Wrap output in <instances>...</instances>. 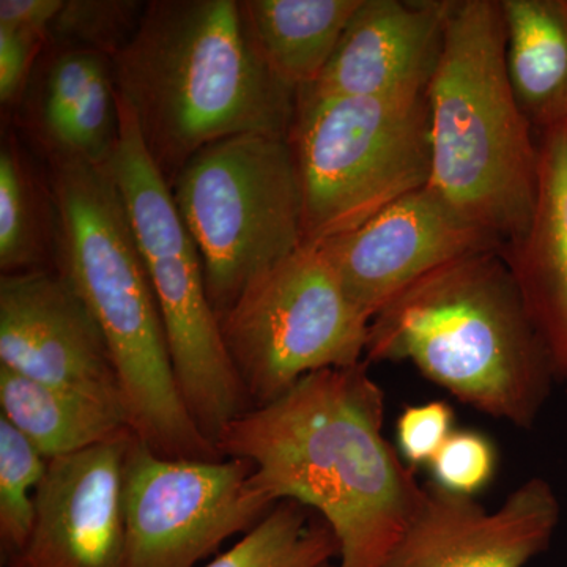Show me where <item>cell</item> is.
Segmentation results:
<instances>
[{
  "mask_svg": "<svg viewBox=\"0 0 567 567\" xmlns=\"http://www.w3.org/2000/svg\"><path fill=\"white\" fill-rule=\"evenodd\" d=\"M48 466L50 461L0 416V544L9 559L20 554L31 536Z\"/></svg>",
  "mask_w": 567,
  "mask_h": 567,
  "instance_id": "obj_23",
  "label": "cell"
},
{
  "mask_svg": "<svg viewBox=\"0 0 567 567\" xmlns=\"http://www.w3.org/2000/svg\"><path fill=\"white\" fill-rule=\"evenodd\" d=\"M0 416L48 461L73 456L132 432L122 406L37 382L6 365H0Z\"/></svg>",
  "mask_w": 567,
  "mask_h": 567,
  "instance_id": "obj_19",
  "label": "cell"
},
{
  "mask_svg": "<svg viewBox=\"0 0 567 567\" xmlns=\"http://www.w3.org/2000/svg\"><path fill=\"white\" fill-rule=\"evenodd\" d=\"M498 454L488 436L476 431H454L432 458V483L453 494L475 496L494 480Z\"/></svg>",
  "mask_w": 567,
  "mask_h": 567,
  "instance_id": "obj_25",
  "label": "cell"
},
{
  "mask_svg": "<svg viewBox=\"0 0 567 567\" xmlns=\"http://www.w3.org/2000/svg\"><path fill=\"white\" fill-rule=\"evenodd\" d=\"M145 7L136 0H65L50 37L114 59L140 28Z\"/></svg>",
  "mask_w": 567,
  "mask_h": 567,
  "instance_id": "obj_24",
  "label": "cell"
},
{
  "mask_svg": "<svg viewBox=\"0 0 567 567\" xmlns=\"http://www.w3.org/2000/svg\"><path fill=\"white\" fill-rule=\"evenodd\" d=\"M361 0H240L249 43L284 84L319 80Z\"/></svg>",
  "mask_w": 567,
  "mask_h": 567,
  "instance_id": "obj_18",
  "label": "cell"
},
{
  "mask_svg": "<svg viewBox=\"0 0 567 567\" xmlns=\"http://www.w3.org/2000/svg\"><path fill=\"white\" fill-rule=\"evenodd\" d=\"M133 436L50 461L31 536L6 567H128L122 492Z\"/></svg>",
  "mask_w": 567,
  "mask_h": 567,
  "instance_id": "obj_14",
  "label": "cell"
},
{
  "mask_svg": "<svg viewBox=\"0 0 567 567\" xmlns=\"http://www.w3.org/2000/svg\"><path fill=\"white\" fill-rule=\"evenodd\" d=\"M333 529L300 503H276L256 527L204 567H323L339 559Z\"/></svg>",
  "mask_w": 567,
  "mask_h": 567,
  "instance_id": "obj_22",
  "label": "cell"
},
{
  "mask_svg": "<svg viewBox=\"0 0 567 567\" xmlns=\"http://www.w3.org/2000/svg\"><path fill=\"white\" fill-rule=\"evenodd\" d=\"M241 458H169L133 436L123 468L128 567H194L274 507Z\"/></svg>",
  "mask_w": 567,
  "mask_h": 567,
  "instance_id": "obj_10",
  "label": "cell"
},
{
  "mask_svg": "<svg viewBox=\"0 0 567 567\" xmlns=\"http://www.w3.org/2000/svg\"><path fill=\"white\" fill-rule=\"evenodd\" d=\"M41 33L17 31L0 25V102L10 104L20 99L28 85L33 61L47 43Z\"/></svg>",
  "mask_w": 567,
  "mask_h": 567,
  "instance_id": "obj_27",
  "label": "cell"
},
{
  "mask_svg": "<svg viewBox=\"0 0 567 567\" xmlns=\"http://www.w3.org/2000/svg\"><path fill=\"white\" fill-rule=\"evenodd\" d=\"M369 323L322 245L305 244L241 295L221 333L254 409L306 375L363 363Z\"/></svg>",
  "mask_w": 567,
  "mask_h": 567,
  "instance_id": "obj_9",
  "label": "cell"
},
{
  "mask_svg": "<svg viewBox=\"0 0 567 567\" xmlns=\"http://www.w3.org/2000/svg\"><path fill=\"white\" fill-rule=\"evenodd\" d=\"M563 2H565V0H563ZM565 7H566V3H565ZM567 10V9H566Z\"/></svg>",
  "mask_w": 567,
  "mask_h": 567,
  "instance_id": "obj_31",
  "label": "cell"
},
{
  "mask_svg": "<svg viewBox=\"0 0 567 567\" xmlns=\"http://www.w3.org/2000/svg\"><path fill=\"white\" fill-rule=\"evenodd\" d=\"M58 249V210L17 145L0 148V270H40Z\"/></svg>",
  "mask_w": 567,
  "mask_h": 567,
  "instance_id": "obj_21",
  "label": "cell"
},
{
  "mask_svg": "<svg viewBox=\"0 0 567 567\" xmlns=\"http://www.w3.org/2000/svg\"><path fill=\"white\" fill-rule=\"evenodd\" d=\"M51 164L58 270L102 330L133 435L163 457H223L183 401L158 303L107 163Z\"/></svg>",
  "mask_w": 567,
  "mask_h": 567,
  "instance_id": "obj_4",
  "label": "cell"
},
{
  "mask_svg": "<svg viewBox=\"0 0 567 567\" xmlns=\"http://www.w3.org/2000/svg\"><path fill=\"white\" fill-rule=\"evenodd\" d=\"M447 0H361L311 96H417L427 93L447 18Z\"/></svg>",
  "mask_w": 567,
  "mask_h": 567,
  "instance_id": "obj_15",
  "label": "cell"
},
{
  "mask_svg": "<svg viewBox=\"0 0 567 567\" xmlns=\"http://www.w3.org/2000/svg\"><path fill=\"white\" fill-rule=\"evenodd\" d=\"M112 66L115 91L169 186L213 142L290 136L298 92L254 51L237 0L148 2Z\"/></svg>",
  "mask_w": 567,
  "mask_h": 567,
  "instance_id": "obj_2",
  "label": "cell"
},
{
  "mask_svg": "<svg viewBox=\"0 0 567 567\" xmlns=\"http://www.w3.org/2000/svg\"><path fill=\"white\" fill-rule=\"evenodd\" d=\"M565 3H566V9H567V0H565Z\"/></svg>",
  "mask_w": 567,
  "mask_h": 567,
  "instance_id": "obj_30",
  "label": "cell"
},
{
  "mask_svg": "<svg viewBox=\"0 0 567 567\" xmlns=\"http://www.w3.org/2000/svg\"><path fill=\"white\" fill-rule=\"evenodd\" d=\"M559 514L543 477L518 486L495 511L429 483L382 567H525L550 546Z\"/></svg>",
  "mask_w": 567,
  "mask_h": 567,
  "instance_id": "obj_13",
  "label": "cell"
},
{
  "mask_svg": "<svg viewBox=\"0 0 567 567\" xmlns=\"http://www.w3.org/2000/svg\"><path fill=\"white\" fill-rule=\"evenodd\" d=\"M506 66L522 111L543 132L567 121V10L563 0H502Z\"/></svg>",
  "mask_w": 567,
  "mask_h": 567,
  "instance_id": "obj_20",
  "label": "cell"
},
{
  "mask_svg": "<svg viewBox=\"0 0 567 567\" xmlns=\"http://www.w3.org/2000/svg\"><path fill=\"white\" fill-rule=\"evenodd\" d=\"M368 363L306 375L216 439L252 465L268 502L315 511L338 537L336 567H382L423 499L412 466L383 435L385 393Z\"/></svg>",
  "mask_w": 567,
  "mask_h": 567,
  "instance_id": "obj_1",
  "label": "cell"
},
{
  "mask_svg": "<svg viewBox=\"0 0 567 567\" xmlns=\"http://www.w3.org/2000/svg\"><path fill=\"white\" fill-rule=\"evenodd\" d=\"M0 365L123 409L102 330L59 270L0 276Z\"/></svg>",
  "mask_w": 567,
  "mask_h": 567,
  "instance_id": "obj_11",
  "label": "cell"
},
{
  "mask_svg": "<svg viewBox=\"0 0 567 567\" xmlns=\"http://www.w3.org/2000/svg\"><path fill=\"white\" fill-rule=\"evenodd\" d=\"M427 186L499 249L528 233L539 148L506 66L502 0H458L427 87Z\"/></svg>",
  "mask_w": 567,
  "mask_h": 567,
  "instance_id": "obj_5",
  "label": "cell"
},
{
  "mask_svg": "<svg viewBox=\"0 0 567 567\" xmlns=\"http://www.w3.org/2000/svg\"><path fill=\"white\" fill-rule=\"evenodd\" d=\"M364 361H409L457 401L522 429L557 380L498 248L443 265L393 298L369 323Z\"/></svg>",
  "mask_w": 567,
  "mask_h": 567,
  "instance_id": "obj_3",
  "label": "cell"
},
{
  "mask_svg": "<svg viewBox=\"0 0 567 567\" xmlns=\"http://www.w3.org/2000/svg\"><path fill=\"white\" fill-rule=\"evenodd\" d=\"M117 104L118 136L107 167L151 279L183 401L216 443L223 429L251 405L224 344L203 260L173 189L145 147L132 107L118 95Z\"/></svg>",
  "mask_w": 567,
  "mask_h": 567,
  "instance_id": "obj_6",
  "label": "cell"
},
{
  "mask_svg": "<svg viewBox=\"0 0 567 567\" xmlns=\"http://www.w3.org/2000/svg\"><path fill=\"white\" fill-rule=\"evenodd\" d=\"M29 123L51 163L110 162L118 136L112 59L74 47L55 54L41 76Z\"/></svg>",
  "mask_w": 567,
  "mask_h": 567,
  "instance_id": "obj_17",
  "label": "cell"
},
{
  "mask_svg": "<svg viewBox=\"0 0 567 567\" xmlns=\"http://www.w3.org/2000/svg\"><path fill=\"white\" fill-rule=\"evenodd\" d=\"M454 431L453 406L446 402L405 406L395 424L399 453L412 468L429 465Z\"/></svg>",
  "mask_w": 567,
  "mask_h": 567,
  "instance_id": "obj_26",
  "label": "cell"
},
{
  "mask_svg": "<svg viewBox=\"0 0 567 567\" xmlns=\"http://www.w3.org/2000/svg\"><path fill=\"white\" fill-rule=\"evenodd\" d=\"M539 189L532 226L502 249L555 377L567 388V121L540 132Z\"/></svg>",
  "mask_w": 567,
  "mask_h": 567,
  "instance_id": "obj_16",
  "label": "cell"
},
{
  "mask_svg": "<svg viewBox=\"0 0 567 567\" xmlns=\"http://www.w3.org/2000/svg\"><path fill=\"white\" fill-rule=\"evenodd\" d=\"M289 141L303 193L305 244L352 233L431 178L427 93L322 99L298 92Z\"/></svg>",
  "mask_w": 567,
  "mask_h": 567,
  "instance_id": "obj_8",
  "label": "cell"
},
{
  "mask_svg": "<svg viewBox=\"0 0 567 567\" xmlns=\"http://www.w3.org/2000/svg\"><path fill=\"white\" fill-rule=\"evenodd\" d=\"M171 189L219 323L254 282L305 245L303 193L289 137L240 134L213 142Z\"/></svg>",
  "mask_w": 567,
  "mask_h": 567,
  "instance_id": "obj_7",
  "label": "cell"
},
{
  "mask_svg": "<svg viewBox=\"0 0 567 567\" xmlns=\"http://www.w3.org/2000/svg\"><path fill=\"white\" fill-rule=\"evenodd\" d=\"M319 245L347 297L369 322L436 268L472 252L499 249L429 186L388 205L352 233Z\"/></svg>",
  "mask_w": 567,
  "mask_h": 567,
  "instance_id": "obj_12",
  "label": "cell"
},
{
  "mask_svg": "<svg viewBox=\"0 0 567 567\" xmlns=\"http://www.w3.org/2000/svg\"><path fill=\"white\" fill-rule=\"evenodd\" d=\"M323 567H336V565H333V563H331V565H327V566H323Z\"/></svg>",
  "mask_w": 567,
  "mask_h": 567,
  "instance_id": "obj_29",
  "label": "cell"
},
{
  "mask_svg": "<svg viewBox=\"0 0 567 567\" xmlns=\"http://www.w3.org/2000/svg\"><path fill=\"white\" fill-rule=\"evenodd\" d=\"M63 0H0V25L50 37Z\"/></svg>",
  "mask_w": 567,
  "mask_h": 567,
  "instance_id": "obj_28",
  "label": "cell"
}]
</instances>
